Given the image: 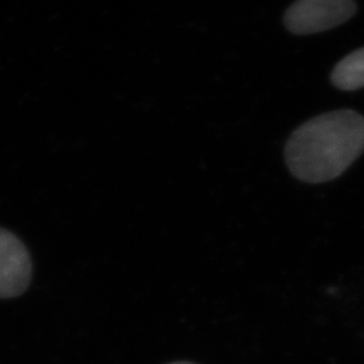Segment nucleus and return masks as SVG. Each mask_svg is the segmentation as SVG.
Segmentation results:
<instances>
[{
	"label": "nucleus",
	"mask_w": 364,
	"mask_h": 364,
	"mask_svg": "<svg viewBox=\"0 0 364 364\" xmlns=\"http://www.w3.org/2000/svg\"><path fill=\"white\" fill-rule=\"evenodd\" d=\"M356 10L354 0H296L285 12L284 24L294 35H312L343 24Z\"/></svg>",
	"instance_id": "f03ea898"
},
{
	"label": "nucleus",
	"mask_w": 364,
	"mask_h": 364,
	"mask_svg": "<svg viewBox=\"0 0 364 364\" xmlns=\"http://www.w3.org/2000/svg\"><path fill=\"white\" fill-rule=\"evenodd\" d=\"M32 264L24 244L0 228V298L24 294L31 282Z\"/></svg>",
	"instance_id": "7ed1b4c3"
},
{
	"label": "nucleus",
	"mask_w": 364,
	"mask_h": 364,
	"mask_svg": "<svg viewBox=\"0 0 364 364\" xmlns=\"http://www.w3.org/2000/svg\"><path fill=\"white\" fill-rule=\"evenodd\" d=\"M331 83L344 91L364 88V48L355 50L333 68Z\"/></svg>",
	"instance_id": "20e7f679"
},
{
	"label": "nucleus",
	"mask_w": 364,
	"mask_h": 364,
	"mask_svg": "<svg viewBox=\"0 0 364 364\" xmlns=\"http://www.w3.org/2000/svg\"><path fill=\"white\" fill-rule=\"evenodd\" d=\"M364 151V117L354 110L316 116L291 134L285 162L299 181L322 183L343 174Z\"/></svg>",
	"instance_id": "f257e3e1"
},
{
	"label": "nucleus",
	"mask_w": 364,
	"mask_h": 364,
	"mask_svg": "<svg viewBox=\"0 0 364 364\" xmlns=\"http://www.w3.org/2000/svg\"><path fill=\"white\" fill-rule=\"evenodd\" d=\"M168 364H196V363H192V362H173V363H168Z\"/></svg>",
	"instance_id": "39448f33"
}]
</instances>
